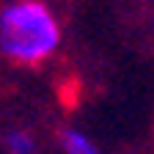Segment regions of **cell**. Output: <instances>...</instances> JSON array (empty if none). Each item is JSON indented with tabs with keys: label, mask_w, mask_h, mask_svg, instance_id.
Wrapping results in <instances>:
<instances>
[{
	"label": "cell",
	"mask_w": 154,
	"mask_h": 154,
	"mask_svg": "<svg viewBox=\"0 0 154 154\" xmlns=\"http://www.w3.org/2000/svg\"><path fill=\"white\" fill-rule=\"evenodd\" d=\"M6 151H8V154H33V151H36V143H33V138H30L28 132L11 129V132L6 135Z\"/></svg>",
	"instance_id": "obj_3"
},
{
	"label": "cell",
	"mask_w": 154,
	"mask_h": 154,
	"mask_svg": "<svg viewBox=\"0 0 154 154\" xmlns=\"http://www.w3.org/2000/svg\"><path fill=\"white\" fill-rule=\"evenodd\" d=\"M61 44V25L42 0H17L0 11V52L14 63H42Z\"/></svg>",
	"instance_id": "obj_1"
},
{
	"label": "cell",
	"mask_w": 154,
	"mask_h": 154,
	"mask_svg": "<svg viewBox=\"0 0 154 154\" xmlns=\"http://www.w3.org/2000/svg\"><path fill=\"white\" fill-rule=\"evenodd\" d=\"M61 143H63L66 154H102L99 149H96V143L88 138V135H83L80 129H63Z\"/></svg>",
	"instance_id": "obj_2"
}]
</instances>
